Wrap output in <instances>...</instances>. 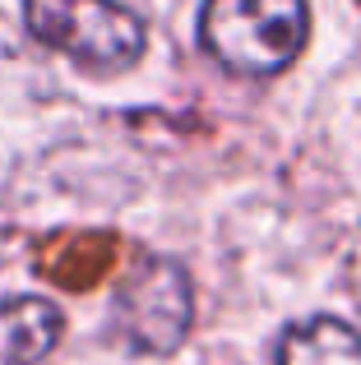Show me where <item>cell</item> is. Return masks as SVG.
I'll return each instance as SVG.
<instances>
[{
  "label": "cell",
  "instance_id": "cell-1",
  "mask_svg": "<svg viewBox=\"0 0 361 365\" xmlns=\"http://www.w3.org/2000/svg\"><path fill=\"white\" fill-rule=\"evenodd\" d=\"M310 37L306 0H204L199 42L223 70L269 79L283 74Z\"/></svg>",
  "mask_w": 361,
  "mask_h": 365
},
{
  "label": "cell",
  "instance_id": "cell-2",
  "mask_svg": "<svg viewBox=\"0 0 361 365\" xmlns=\"http://www.w3.org/2000/svg\"><path fill=\"white\" fill-rule=\"evenodd\" d=\"M24 24L37 42L93 70H126L144 56V19L121 0H24Z\"/></svg>",
  "mask_w": 361,
  "mask_h": 365
},
{
  "label": "cell",
  "instance_id": "cell-3",
  "mask_svg": "<svg viewBox=\"0 0 361 365\" xmlns=\"http://www.w3.org/2000/svg\"><path fill=\"white\" fill-rule=\"evenodd\" d=\"M121 324L135 351L172 356L185 347L195 324V287L176 259H144L121 292Z\"/></svg>",
  "mask_w": 361,
  "mask_h": 365
},
{
  "label": "cell",
  "instance_id": "cell-4",
  "mask_svg": "<svg viewBox=\"0 0 361 365\" xmlns=\"http://www.w3.org/2000/svg\"><path fill=\"white\" fill-rule=\"evenodd\" d=\"M65 333V314L46 296L0 301V365H42Z\"/></svg>",
  "mask_w": 361,
  "mask_h": 365
},
{
  "label": "cell",
  "instance_id": "cell-5",
  "mask_svg": "<svg viewBox=\"0 0 361 365\" xmlns=\"http://www.w3.org/2000/svg\"><path fill=\"white\" fill-rule=\"evenodd\" d=\"M121 264V241L107 232H88V236H61L51 241L37 268L51 282H61L65 292H93L111 277V268Z\"/></svg>",
  "mask_w": 361,
  "mask_h": 365
},
{
  "label": "cell",
  "instance_id": "cell-6",
  "mask_svg": "<svg viewBox=\"0 0 361 365\" xmlns=\"http://www.w3.org/2000/svg\"><path fill=\"white\" fill-rule=\"evenodd\" d=\"M278 365H361V333L334 314H310L283 329Z\"/></svg>",
  "mask_w": 361,
  "mask_h": 365
}]
</instances>
